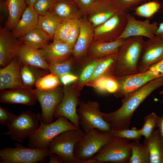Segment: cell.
Masks as SVG:
<instances>
[{
	"mask_svg": "<svg viewBox=\"0 0 163 163\" xmlns=\"http://www.w3.org/2000/svg\"><path fill=\"white\" fill-rule=\"evenodd\" d=\"M163 85V76L155 78L123 97L121 106L109 113H103L104 120L112 130L128 129L134 113L140 104L155 90Z\"/></svg>",
	"mask_w": 163,
	"mask_h": 163,
	"instance_id": "obj_1",
	"label": "cell"
},
{
	"mask_svg": "<svg viewBox=\"0 0 163 163\" xmlns=\"http://www.w3.org/2000/svg\"><path fill=\"white\" fill-rule=\"evenodd\" d=\"M144 42L143 37L141 36H133L125 39L118 53L115 76L139 72L138 64Z\"/></svg>",
	"mask_w": 163,
	"mask_h": 163,
	"instance_id": "obj_2",
	"label": "cell"
},
{
	"mask_svg": "<svg viewBox=\"0 0 163 163\" xmlns=\"http://www.w3.org/2000/svg\"><path fill=\"white\" fill-rule=\"evenodd\" d=\"M110 132L94 129L84 133L75 146V157L84 163H100L93 158L112 138Z\"/></svg>",
	"mask_w": 163,
	"mask_h": 163,
	"instance_id": "obj_3",
	"label": "cell"
},
{
	"mask_svg": "<svg viewBox=\"0 0 163 163\" xmlns=\"http://www.w3.org/2000/svg\"><path fill=\"white\" fill-rule=\"evenodd\" d=\"M67 118L61 116L53 122L46 124L40 119L39 128L28 138V147L43 149L57 135L70 129H78Z\"/></svg>",
	"mask_w": 163,
	"mask_h": 163,
	"instance_id": "obj_4",
	"label": "cell"
},
{
	"mask_svg": "<svg viewBox=\"0 0 163 163\" xmlns=\"http://www.w3.org/2000/svg\"><path fill=\"white\" fill-rule=\"evenodd\" d=\"M84 133L80 129L64 131L56 136L50 143V153L57 155L62 163H84L76 159L74 155L75 146L84 136Z\"/></svg>",
	"mask_w": 163,
	"mask_h": 163,
	"instance_id": "obj_5",
	"label": "cell"
},
{
	"mask_svg": "<svg viewBox=\"0 0 163 163\" xmlns=\"http://www.w3.org/2000/svg\"><path fill=\"white\" fill-rule=\"evenodd\" d=\"M19 142L14 148L5 147L0 151V163H44L50 153L49 148H26Z\"/></svg>",
	"mask_w": 163,
	"mask_h": 163,
	"instance_id": "obj_6",
	"label": "cell"
},
{
	"mask_svg": "<svg viewBox=\"0 0 163 163\" xmlns=\"http://www.w3.org/2000/svg\"><path fill=\"white\" fill-rule=\"evenodd\" d=\"M77 111L80 125L84 133L94 129L106 132L112 131L110 125L103 118L98 102L80 101Z\"/></svg>",
	"mask_w": 163,
	"mask_h": 163,
	"instance_id": "obj_7",
	"label": "cell"
},
{
	"mask_svg": "<svg viewBox=\"0 0 163 163\" xmlns=\"http://www.w3.org/2000/svg\"><path fill=\"white\" fill-rule=\"evenodd\" d=\"M129 140L125 139L112 138L100 149L93 158L100 163H128L132 155Z\"/></svg>",
	"mask_w": 163,
	"mask_h": 163,
	"instance_id": "obj_8",
	"label": "cell"
},
{
	"mask_svg": "<svg viewBox=\"0 0 163 163\" xmlns=\"http://www.w3.org/2000/svg\"><path fill=\"white\" fill-rule=\"evenodd\" d=\"M40 114L31 110L21 111L3 134L9 135L12 141L22 142L39 127Z\"/></svg>",
	"mask_w": 163,
	"mask_h": 163,
	"instance_id": "obj_9",
	"label": "cell"
},
{
	"mask_svg": "<svg viewBox=\"0 0 163 163\" xmlns=\"http://www.w3.org/2000/svg\"><path fill=\"white\" fill-rule=\"evenodd\" d=\"M161 76H163L162 74L150 69L135 74L114 75L118 86L114 96L117 98L123 97L150 81Z\"/></svg>",
	"mask_w": 163,
	"mask_h": 163,
	"instance_id": "obj_10",
	"label": "cell"
},
{
	"mask_svg": "<svg viewBox=\"0 0 163 163\" xmlns=\"http://www.w3.org/2000/svg\"><path fill=\"white\" fill-rule=\"evenodd\" d=\"M41 109L40 119L45 124L53 122L55 111L63 96V87H59L52 90L41 91L33 89Z\"/></svg>",
	"mask_w": 163,
	"mask_h": 163,
	"instance_id": "obj_11",
	"label": "cell"
},
{
	"mask_svg": "<svg viewBox=\"0 0 163 163\" xmlns=\"http://www.w3.org/2000/svg\"><path fill=\"white\" fill-rule=\"evenodd\" d=\"M62 99L56 108L53 118L58 119L63 116L68 119L78 129H79V117L77 113V107L80 103L79 91L73 86L68 85L63 87Z\"/></svg>",
	"mask_w": 163,
	"mask_h": 163,
	"instance_id": "obj_12",
	"label": "cell"
},
{
	"mask_svg": "<svg viewBox=\"0 0 163 163\" xmlns=\"http://www.w3.org/2000/svg\"><path fill=\"white\" fill-rule=\"evenodd\" d=\"M163 60V38L155 35L145 41L138 64L139 72L149 70Z\"/></svg>",
	"mask_w": 163,
	"mask_h": 163,
	"instance_id": "obj_13",
	"label": "cell"
},
{
	"mask_svg": "<svg viewBox=\"0 0 163 163\" xmlns=\"http://www.w3.org/2000/svg\"><path fill=\"white\" fill-rule=\"evenodd\" d=\"M127 22L125 11L121 10L106 21L95 29V35L104 37L103 42L115 41L121 35Z\"/></svg>",
	"mask_w": 163,
	"mask_h": 163,
	"instance_id": "obj_14",
	"label": "cell"
},
{
	"mask_svg": "<svg viewBox=\"0 0 163 163\" xmlns=\"http://www.w3.org/2000/svg\"><path fill=\"white\" fill-rule=\"evenodd\" d=\"M127 20L125 28L117 40L126 39L133 36L144 37L151 38L155 36L158 27L156 22L151 23L149 19L138 20L129 14H127Z\"/></svg>",
	"mask_w": 163,
	"mask_h": 163,
	"instance_id": "obj_15",
	"label": "cell"
},
{
	"mask_svg": "<svg viewBox=\"0 0 163 163\" xmlns=\"http://www.w3.org/2000/svg\"><path fill=\"white\" fill-rule=\"evenodd\" d=\"M21 62L17 56L5 67L0 69V90L25 87L22 79Z\"/></svg>",
	"mask_w": 163,
	"mask_h": 163,
	"instance_id": "obj_16",
	"label": "cell"
},
{
	"mask_svg": "<svg viewBox=\"0 0 163 163\" xmlns=\"http://www.w3.org/2000/svg\"><path fill=\"white\" fill-rule=\"evenodd\" d=\"M37 101L33 89L20 87L2 90L0 93V102L3 103L31 106Z\"/></svg>",
	"mask_w": 163,
	"mask_h": 163,
	"instance_id": "obj_17",
	"label": "cell"
},
{
	"mask_svg": "<svg viewBox=\"0 0 163 163\" xmlns=\"http://www.w3.org/2000/svg\"><path fill=\"white\" fill-rule=\"evenodd\" d=\"M19 41L12 36L11 31L5 27L0 28V66L7 65L16 56Z\"/></svg>",
	"mask_w": 163,
	"mask_h": 163,
	"instance_id": "obj_18",
	"label": "cell"
},
{
	"mask_svg": "<svg viewBox=\"0 0 163 163\" xmlns=\"http://www.w3.org/2000/svg\"><path fill=\"white\" fill-rule=\"evenodd\" d=\"M16 56L22 63L49 71V65L42 55L40 49L19 41Z\"/></svg>",
	"mask_w": 163,
	"mask_h": 163,
	"instance_id": "obj_19",
	"label": "cell"
},
{
	"mask_svg": "<svg viewBox=\"0 0 163 163\" xmlns=\"http://www.w3.org/2000/svg\"><path fill=\"white\" fill-rule=\"evenodd\" d=\"M40 50L48 64L65 61L73 55V50L66 43L59 41H53Z\"/></svg>",
	"mask_w": 163,
	"mask_h": 163,
	"instance_id": "obj_20",
	"label": "cell"
},
{
	"mask_svg": "<svg viewBox=\"0 0 163 163\" xmlns=\"http://www.w3.org/2000/svg\"><path fill=\"white\" fill-rule=\"evenodd\" d=\"M39 15L33 7L27 6L22 17L14 27L11 31L13 37L18 39L32 30L36 28Z\"/></svg>",
	"mask_w": 163,
	"mask_h": 163,
	"instance_id": "obj_21",
	"label": "cell"
},
{
	"mask_svg": "<svg viewBox=\"0 0 163 163\" xmlns=\"http://www.w3.org/2000/svg\"><path fill=\"white\" fill-rule=\"evenodd\" d=\"M93 34L89 23L85 21L81 22L79 35L73 50V55L76 59L81 58L87 53Z\"/></svg>",
	"mask_w": 163,
	"mask_h": 163,
	"instance_id": "obj_22",
	"label": "cell"
},
{
	"mask_svg": "<svg viewBox=\"0 0 163 163\" xmlns=\"http://www.w3.org/2000/svg\"><path fill=\"white\" fill-rule=\"evenodd\" d=\"M125 40L122 38L111 42L100 41L91 44L87 53L91 59H100L117 53Z\"/></svg>",
	"mask_w": 163,
	"mask_h": 163,
	"instance_id": "obj_23",
	"label": "cell"
},
{
	"mask_svg": "<svg viewBox=\"0 0 163 163\" xmlns=\"http://www.w3.org/2000/svg\"><path fill=\"white\" fill-rule=\"evenodd\" d=\"M149 153L150 163H163V138L158 128L143 141Z\"/></svg>",
	"mask_w": 163,
	"mask_h": 163,
	"instance_id": "obj_24",
	"label": "cell"
},
{
	"mask_svg": "<svg viewBox=\"0 0 163 163\" xmlns=\"http://www.w3.org/2000/svg\"><path fill=\"white\" fill-rule=\"evenodd\" d=\"M8 16L5 27L11 31L21 19L27 5L25 0H6Z\"/></svg>",
	"mask_w": 163,
	"mask_h": 163,
	"instance_id": "obj_25",
	"label": "cell"
},
{
	"mask_svg": "<svg viewBox=\"0 0 163 163\" xmlns=\"http://www.w3.org/2000/svg\"><path fill=\"white\" fill-rule=\"evenodd\" d=\"M117 57L118 53L100 58L87 84L101 77L114 75Z\"/></svg>",
	"mask_w": 163,
	"mask_h": 163,
	"instance_id": "obj_26",
	"label": "cell"
},
{
	"mask_svg": "<svg viewBox=\"0 0 163 163\" xmlns=\"http://www.w3.org/2000/svg\"><path fill=\"white\" fill-rule=\"evenodd\" d=\"M18 39L27 45L39 49L48 45L51 39L43 31L35 28Z\"/></svg>",
	"mask_w": 163,
	"mask_h": 163,
	"instance_id": "obj_27",
	"label": "cell"
},
{
	"mask_svg": "<svg viewBox=\"0 0 163 163\" xmlns=\"http://www.w3.org/2000/svg\"><path fill=\"white\" fill-rule=\"evenodd\" d=\"M20 72L24 86L32 89L37 81L50 72L21 63Z\"/></svg>",
	"mask_w": 163,
	"mask_h": 163,
	"instance_id": "obj_28",
	"label": "cell"
},
{
	"mask_svg": "<svg viewBox=\"0 0 163 163\" xmlns=\"http://www.w3.org/2000/svg\"><path fill=\"white\" fill-rule=\"evenodd\" d=\"M60 21L53 14L50 12L43 15H39L36 28L43 31L51 39L53 40L55 32Z\"/></svg>",
	"mask_w": 163,
	"mask_h": 163,
	"instance_id": "obj_29",
	"label": "cell"
},
{
	"mask_svg": "<svg viewBox=\"0 0 163 163\" xmlns=\"http://www.w3.org/2000/svg\"><path fill=\"white\" fill-rule=\"evenodd\" d=\"M93 87L98 92L104 93L106 92L114 93L117 90L118 85L114 75L111 76L99 77L86 85Z\"/></svg>",
	"mask_w": 163,
	"mask_h": 163,
	"instance_id": "obj_30",
	"label": "cell"
},
{
	"mask_svg": "<svg viewBox=\"0 0 163 163\" xmlns=\"http://www.w3.org/2000/svg\"><path fill=\"white\" fill-rule=\"evenodd\" d=\"M132 155L129 163H149V153L146 145L139 141L130 142Z\"/></svg>",
	"mask_w": 163,
	"mask_h": 163,
	"instance_id": "obj_31",
	"label": "cell"
},
{
	"mask_svg": "<svg viewBox=\"0 0 163 163\" xmlns=\"http://www.w3.org/2000/svg\"><path fill=\"white\" fill-rule=\"evenodd\" d=\"M100 59H91L83 67L78 79L73 87L79 91L88 83L92 76L95 68Z\"/></svg>",
	"mask_w": 163,
	"mask_h": 163,
	"instance_id": "obj_32",
	"label": "cell"
},
{
	"mask_svg": "<svg viewBox=\"0 0 163 163\" xmlns=\"http://www.w3.org/2000/svg\"><path fill=\"white\" fill-rule=\"evenodd\" d=\"M50 12L60 21L74 18L72 8L70 3L66 0L56 1Z\"/></svg>",
	"mask_w": 163,
	"mask_h": 163,
	"instance_id": "obj_33",
	"label": "cell"
},
{
	"mask_svg": "<svg viewBox=\"0 0 163 163\" xmlns=\"http://www.w3.org/2000/svg\"><path fill=\"white\" fill-rule=\"evenodd\" d=\"M59 78L56 75L50 72L39 78L36 82V88L41 91H49L59 87L61 83Z\"/></svg>",
	"mask_w": 163,
	"mask_h": 163,
	"instance_id": "obj_34",
	"label": "cell"
},
{
	"mask_svg": "<svg viewBox=\"0 0 163 163\" xmlns=\"http://www.w3.org/2000/svg\"><path fill=\"white\" fill-rule=\"evenodd\" d=\"M161 4L156 1H153L142 4L134 9V13L139 17L149 18L159 11Z\"/></svg>",
	"mask_w": 163,
	"mask_h": 163,
	"instance_id": "obj_35",
	"label": "cell"
},
{
	"mask_svg": "<svg viewBox=\"0 0 163 163\" xmlns=\"http://www.w3.org/2000/svg\"><path fill=\"white\" fill-rule=\"evenodd\" d=\"M159 116L152 112L148 114L144 118V123L142 127L139 129L141 136L148 138L157 128Z\"/></svg>",
	"mask_w": 163,
	"mask_h": 163,
	"instance_id": "obj_36",
	"label": "cell"
},
{
	"mask_svg": "<svg viewBox=\"0 0 163 163\" xmlns=\"http://www.w3.org/2000/svg\"><path fill=\"white\" fill-rule=\"evenodd\" d=\"M50 72L59 78L63 75L70 73L73 67L72 59L70 58L65 61L48 64Z\"/></svg>",
	"mask_w": 163,
	"mask_h": 163,
	"instance_id": "obj_37",
	"label": "cell"
},
{
	"mask_svg": "<svg viewBox=\"0 0 163 163\" xmlns=\"http://www.w3.org/2000/svg\"><path fill=\"white\" fill-rule=\"evenodd\" d=\"M73 19L60 22L55 32L53 41L66 42L71 29Z\"/></svg>",
	"mask_w": 163,
	"mask_h": 163,
	"instance_id": "obj_38",
	"label": "cell"
},
{
	"mask_svg": "<svg viewBox=\"0 0 163 163\" xmlns=\"http://www.w3.org/2000/svg\"><path fill=\"white\" fill-rule=\"evenodd\" d=\"M110 132L112 138L125 139L133 141H139L141 139L139 129L135 127H132L131 129L112 130Z\"/></svg>",
	"mask_w": 163,
	"mask_h": 163,
	"instance_id": "obj_39",
	"label": "cell"
},
{
	"mask_svg": "<svg viewBox=\"0 0 163 163\" xmlns=\"http://www.w3.org/2000/svg\"><path fill=\"white\" fill-rule=\"evenodd\" d=\"M81 22L76 18H73L71 29L66 43L72 50L78 37L80 29Z\"/></svg>",
	"mask_w": 163,
	"mask_h": 163,
	"instance_id": "obj_40",
	"label": "cell"
},
{
	"mask_svg": "<svg viewBox=\"0 0 163 163\" xmlns=\"http://www.w3.org/2000/svg\"><path fill=\"white\" fill-rule=\"evenodd\" d=\"M56 2L54 0H36L33 7L39 15H43L50 12Z\"/></svg>",
	"mask_w": 163,
	"mask_h": 163,
	"instance_id": "obj_41",
	"label": "cell"
},
{
	"mask_svg": "<svg viewBox=\"0 0 163 163\" xmlns=\"http://www.w3.org/2000/svg\"><path fill=\"white\" fill-rule=\"evenodd\" d=\"M18 116L0 106V122L1 124L7 127L11 125Z\"/></svg>",
	"mask_w": 163,
	"mask_h": 163,
	"instance_id": "obj_42",
	"label": "cell"
},
{
	"mask_svg": "<svg viewBox=\"0 0 163 163\" xmlns=\"http://www.w3.org/2000/svg\"><path fill=\"white\" fill-rule=\"evenodd\" d=\"M120 7L125 11L147 1L151 0H114Z\"/></svg>",
	"mask_w": 163,
	"mask_h": 163,
	"instance_id": "obj_43",
	"label": "cell"
},
{
	"mask_svg": "<svg viewBox=\"0 0 163 163\" xmlns=\"http://www.w3.org/2000/svg\"><path fill=\"white\" fill-rule=\"evenodd\" d=\"M59 78L61 82L64 86H66L72 82H76L78 79V77L70 72L62 75Z\"/></svg>",
	"mask_w": 163,
	"mask_h": 163,
	"instance_id": "obj_44",
	"label": "cell"
},
{
	"mask_svg": "<svg viewBox=\"0 0 163 163\" xmlns=\"http://www.w3.org/2000/svg\"><path fill=\"white\" fill-rule=\"evenodd\" d=\"M149 69L163 75V60L152 66Z\"/></svg>",
	"mask_w": 163,
	"mask_h": 163,
	"instance_id": "obj_45",
	"label": "cell"
},
{
	"mask_svg": "<svg viewBox=\"0 0 163 163\" xmlns=\"http://www.w3.org/2000/svg\"><path fill=\"white\" fill-rule=\"evenodd\" d=\"M49 163H61L58 156L56 154L50 153L48 156Z\"/></svg>",
	"mask_w": 163,
	"mask_h": 163,
	"instance_id": "obj_46",
	"label": "cell"
},
{
	"mask_svg": "<svg viewBox=\"0 0 163 163\" xmlns=\"http://www.w3.org/2000/svg\"><path fill=\"white\" fill-rule=\"evenodd\" d=\"M160 102L163 104V102L161 101ZM157 128L159 129L161 135L163 138V114L161 117L159 116Z\"/></svg>",
	"mask_w": 163,
	"mask_h": 163,
	"instance_id": "obj_47",
	"label": "cell"
},
{
	"mask_svg": "<svg viewBox=\"0 0 163 163\" xmlns=\"http://www.w3.org/2000/svg\"><path fill=\"white\" fill-rule=\"evenodd\" d=\"M155 35L163 38V22L159 24Z\"/></svg>",
	"mask_w": 163,
	"mask_h": 163,
	"instance_id": "obj_48",
	"label": "cell"
},
{
	"mask_svg": "<svg viewBox=\"0 0 163 163\" xmlns=\"http://www.w3.org/2000/svg\"><path fill=\"white\" fill-rule=\"evenodd\" d=\"M81 3L85 7H88L92 3L93 0H79Z\"/></svg>",
	"mask_w": 163,
	"mask_h": 163,
	"instance_id": "obj_49",
	"label": "cell"
},
{
	"mask_svg": "<svg viewBox=\"0 0 163 163\" xmlns=\"http://www.w3.org/2000/svg\"><path fill=\"white\" fill-rule=\"evenodd\" d=\"M36 0H25L27 6L33 7Z\"/></svg>",
	"mask_w": 163,
	"mask_h": 163,
	"instance_id": "obj_50",
	"label": "cell"
},
{
	"mask_svg": "<svg viewBox=\"0 0 163 163\" xmlns=\"http://www.w3.org/2000/svg\"><path fill=\"white\" fill-rule=\"evenodd\" d=\"M159 93L160 94H163V90L160 91Z\"/></svg>",
	"mask_w": 163,
	"mask_h": 163,
	"instance_id": "obj_51",
	"label": "cell"
},
{
	"mask_svg": "<svg viewBox=\"0 0 163 163\" xmlns=\"http://www.w3.org/2000/svg\"><path fill=\"white\" fill-rule=\"evenodd\" d=\"M54 0L56 1H58L61 0Z\"/></svg>",
	"mask_w": 163,
	"mask_h": 163,
	"instance_id": "obj_52",
	"label": "cell"
}]
</instances>
